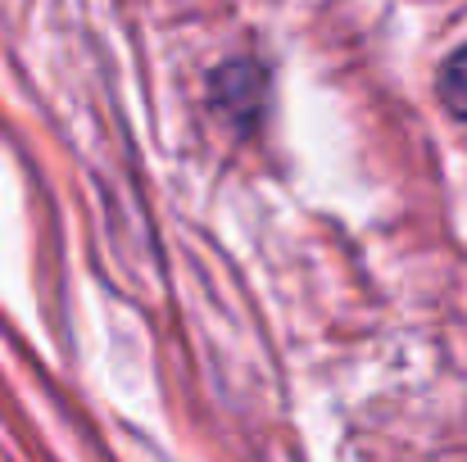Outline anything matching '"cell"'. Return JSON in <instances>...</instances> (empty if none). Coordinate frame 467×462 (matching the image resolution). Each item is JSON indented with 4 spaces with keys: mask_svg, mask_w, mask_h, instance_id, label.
Wrapping results in <instances>:
<instances>
[{
    "mask_svg": "<svg viewBox=\"0 0 467 462\" xmlns=\"http://www.w3.org/2000/svg\"><path fill=\"white\" fill-rule=\"evenodd\" d=\"M259 87H264V77H259L250 64H232V68H223L218 82H213L218 105H223L227 114H254V109H259Z\"/></svg>",
    "mask_w": 467,
    "mask_h": 462,
    "instance_id": "1",
    "label": "cell"
},
{
    "mask_svg": "<svg viewBox=\"0 0 467 462\" xmlns=\"http://www.w3.org/2000/svg\"><path fill=\"white\" fill-rule=\"evenodd\" d=\"M436 91H441V100H445V109H450L454 118H467V46L445 59Z\"/></svg>",
    "mask_w": 467,
    "mask_h": 462,
    "instance_id": "2",
    "label": "cell"
}]
</instances>
